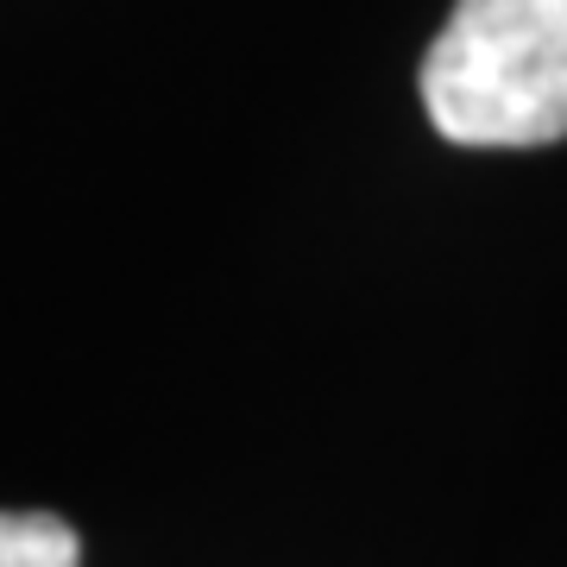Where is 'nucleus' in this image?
Masks as SVG:
<instances>
[{
    "instance_id": "nucleus-1",
    "label": "nucleus",
    "mask_w": 567,
    "mask_h": 567,
    "mask_svg": "<svg viewBox=\"0 0 567 567\" xmlns=\"http://www.w3.org/2000/svg\"><path fill=\"white\" fill-rule=\"evenodd\" d=\"M423 107L454 145L567 140V0H454L423 58Z\"/></svg>"
},
{
    "instance_id": "nucleus-2",
    "label": "nucleus",
    "mask_w": 567,
    "mask_h": 567,
    "mask_svg": "<svg viewBox=\"0 0 567 567\" xmlns=\"http://www.w3.org/2000/svg\"><path fill=\"white\" fill-rule=\"evenodd\" d=\"M76 529L51 511H0V567H76Z\"/></svg>"
}]
</instances>
